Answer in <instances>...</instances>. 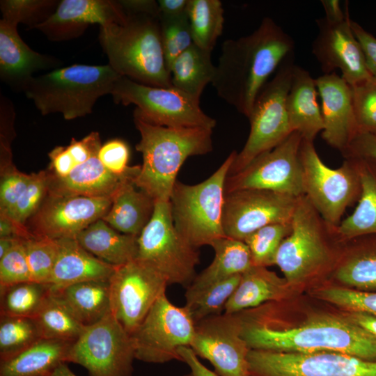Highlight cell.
<instances>
[{"label": "cell", "instance_id": "60", "mask_svg": "<svg viewBox=\"0 0 376 376\" xmlns=\"http://www.w3.org/2000/svg\"><path fill=\"white\" fill-rule=\"evenodd\" d=\"M51 376H77L68 366L66 363L61 364Z\"/></svg>", "mask_w": 376, "mask_h": 376}, {"label": "cell", "instance_id": "36", "mask_svg": "<svg viewBox=\"0 0 376 376\" xmlns=\"http://www.w3.org/2000/svg\"><path fill=\"white\" fill-rule=\"evenodd\" d=\"M187 15L193 43L212 52L223 32L222 3L219 0H188Z\"/></svg>", "mask_w": 376, "mask_h": 376}, {"label": "cell", "instance_id": "4", "mask_svg": "<svg viewBox=\"0 0 376 376\" xmlns=\"http://www.w3.org/2000/svg\"><path fill=\"white\" fill-rule=\"evenodd\" d=\"M125 21L100 26L98 39L119 75L148 86L172 87L162 43L159 17L126 13Z\"/></svg>", "mask_w": 376, "mask_h": 376}, {"label": "cell", "instance_id": "17", "mask_svg": "<svg viewBox=\"0 0 376 376\" xmlns=\"http://www.w3.org/2000/svg\"><path fill=\"white\" fill-rule=\"evenodd\" d=\"M297 197L272 191L244 189L225 194L223 227L226 237L244 241L265 226L290 222Z\"/></svg>", "mask_w": 376, "mask_h": 376}, {"label": "cell", "instance_id": "45", "mask_svg": "<svg viewBox=\"0 0 376 376\" xmlns=\"http://www.w3.org/2000/svg\"><path fill=\"white\" fill-rule=\"evenodd\" d=\"M1 159L6 163L0 184V214L10 217L17 201L25 191L31 175L17 170L10 164L9 145L1 146Z\"/></svg>", "mask_w": 376, "mask_h": 376}, {"label": "cell", "instance_id": "19", "mask_svg": "<svg viewBox=\"0 0 376 376\" xmlns=\"http://www.w3.org/2000/svg\"><path fill=\"white\" fill-rule=\"evenodd\" d=\"M112 198L47 194L25 226L33 236L53 240L77 235L109 211Z\"/></svg>", "mask_w": 376, "mask_h": 376}, {"label": "cell", "instance_id": "41", "mask_svg": "<svg viewBox=\"0 0 376 376\" xmlns=\"http://www.w3.org/2000/svg\"><path fill=\"white\" fill-rule=\"evenodd\" d=\"M292 230L291 221L265 226L249 235L244 242L248 246L253 266L274 265L276 253Z\"/></svg>", "mask_w": 376, "mask_h": 376}, {"label": "cell", "instance_id": "59", "mask_svg": "<svg viewBox=\"0 0 376 376\" xmlns=\"http://www.w3.org/2000/svg\"><path fill=\"white\" fill-rule=\"evenodd\" d=\"M13 237H0V259L3 258L20 240Z\"/></svg>", "mask_w": 376, "mask_h": 376}, {"label": "cell", "instance_id": "30", "mask_svg": "<svg viewBox=\"0 0 376 376\" xmlns=\"http://www.w3.org/2000/svg\"><path fill=\"white\" fill-rule=\"evenodd\" d=\"M50 294L85 327L111 312L109 281L79 282L50 290Z\"/></svg>", "mask_w": 376, "mask_h": 376}, {"label": "cell", "instance_id": "18", "mask_svg": "<svg viewBox=\"0 0 376 376\" xmlns=\"http://www.w3.org/2000/svg\"><path fill=\"white\" fill-rule=\"evenodd\" d=\"M189 347L198 357L209 361L219 376H249L250 349L241 336L237 313H224L197 323Z\"/></svg>", "mask_w": 376, "mask_h": 376}, {"label": "cell", "instance_id": "26", "mask_svg": "<svg viewBox=\"0 0 376 376\" xmlns=\"http://www.w3.org/2000/svg\"><path fill=\"white\" fill-rule=\"evenodd\" d=\"M318 95L315 79L306 70L295 65L287 97L288 114L292 130L311 141L323 130Z\"/></svg>", "mask_w": 376, "mask_h": 376}, {"label": "cell", "instance_id": "49", "mask_svg": "<svg viewBox=\"0 0 376 376\" xmlns=\"http://www.w3.org/2000/svg\"><path fill=\"white\" fill-rule=\"evenodd\" d=\"M23 240L0 259V288L32 281Z\"/></svg>", "mask_w": 376, "mask_h": 376}, {"label": "cell", "instance_id": "11", "mask_svg": "<svg viewBox=\"0 0 376 376\" xmlns=\"http://www.w3.org/2000/svg\"><path fill=\"white\" fill-rule=\"evenodd\" d=\"M111 95L116 104L136 105L134 117L152 125L210 130L216 126V120L204 113L198 102L173 87L148 86L120 76Z\"/></svg>", "mask_w": 376, "mask_h": 376}, {"label": "cell", "instance_id": "6", "mask_svg": "<svg viewBox=\"0 0 376 376\" xmlns=\"http://www.w3.org/2000/svg\"><path fill=\"white\" fill-rule=\"evenodd\" d=\"M291 224L274 261L287 284L299 285L331 268L334 272L340 255L332 242L340 240L335 226L322 217L306 195L297 197Z\"/></svg>", "mask_w": 376, "mask_h": 376}, {"label": "cell", "instance_id": "55", "mask_svg": "<svg viewBox=\"0 0 376 376\" xmlns=\"http://www.w3.org/2000/svg\"><path fill=\"white\" fill-rule=\"evenodd\" d=\"M126 13H147L159 17L158 3L153 0H123L119 1Z\"/></svg>", "mask_w": 376, "mask_h": 376}, {"label": "cell", "instance_id": "50", "mask_svg": "<svg viewBox=\"0 0 376 376\" xmlns=\"http://www.w3.org/2000/svg\"><path fill=\"white\" fill-rule=\"evenodd\" d=\"M97 157L109 171L116 175H125L134 168L128 166L129 147L120 139H113L104 143L101 146Z\"/></svg>", "mask_w": 376, "mask_h": 376}, {"label": "cell", "instance_id": "9", "mask_svg": "<svg viewBox=\"0 0 376 376\" xmlns=\"http://www.w3.org/2000/svg\"><path fill=\"white\" fill-rule=\"evenodd\" d=\"M137 244L136 258L162 274L169 285L187 288L196 277L199 251L175 228L169 201H155L152 215L138 237Z\"/></svg>", "mask_w": 376, "mask_h": 376}, {"label": "cell", "instance_id": "43", "mask_svg": "<svg viewBox=\"0 0 376 376\" xmlns=\"http://www.w3.org/2000/svg\"><path fill=\"white\" fill-rule=\"evenodd\" d=\"M23 242L31 280L47 284L58 256L57 240L31 235Z\"/></svg>", "mask_w": 376, "mask_h": 376}, {"label": "cell", "instance_id": "25", "mask_svg": "<svg viewBox=\"0 0 376 376\" xmlns=\"http://www.w3.org/2000/svg\"><path fill=\"white\" fill-rule=\"evenodd\" d=\"M58 256L47 283L50 290L87 281H109L116 267L94 256L75 238L56 240Z\"/></svg>", "mask_w": 376, "mask_h": 376}, {"label": "cell", "instance_id": "23", "mask_svg": "<svg viewBox=\"0 0 376 376\" xmlns=\"http://www.w3.org/2000/svg\"><path fill=\"white\" fill-rule=\"evenodd\" d=\"M17 26L15 23L0 20V77L13 89L23 91L35 72L59 68L62 62L33 50L21 38Z\"/></svg>", "mask_w": 376, "mask_h": 376}, {"label": "cell", "instance_id": "24", "mask_svg": "<svg viewBox=\"0 0 376 376\" xmlns=\"http://www.w3.org/2000/svg\"><path fill=\"white\" fill-rule=\"evenodd\" d=\"M140 169L141 166H134L126 175H116L109 171L97 157L94 156L76 166L65 178L47 173V194L113 198L125 182L134 180Z\"/></svg>", "mask_w": 376, "mask_h": 376}, {"label": "cell", "instance_id": "29", "mask_svg": "<svg viewBox=\"0 0 376 376\" xmlns=\"http://www.w3.org/2000/svg\"><path fill=\"white\" fill-rule=\"evenodd\" d=\"M75 342L40 338L17 354L0 361V376H51Z\"/></svg>", "mask_w": 376, "mask_h": 376}, {"label": "cell", "instance_id": "7", "mask_svg": "<svg viewBox=\"0 0 376 376\" xmlns=\"http://www.w3.org/2000/svg\"><path fill=\"white\" fill-rule=\"evenodd\" d=\"M237 154L232 151L212 175L198 184L177 180L174 185L169 201L175 228L196 249L226 237L223 227L225 182Z\"/></svg>", "mask_w": 376, "mask_h": 376}, {"label": "cell", "instance_id": "8", "mask_svg": "<svg viewBox=\"0 0 376 376\" xmlns=\"http://www.w3.org/2000/svg\"><path fill=\"white\" fill-rule=\"evenodd\" d=\"M293 54L282 61L273 78L267 81L258 93L248 117L249 134L242 150L237 154L228 176L242 170L258 155L271 150L294 132L286 105L295 65Z\"/></svg>", "mask_w": 376, "mask_h": 376}, {"label": "cell", "instance_id": "61", "mask_svg": "<svg viewBox=\"0 0 376 376\" xmlns=\"http://www.w3.org/2000/svg\"></svg>", "mask_w": 376, "mask_h": 376}, {"label": "cell", "instance_id": "16", "mask_svg": "<svg viewBox=\"0 0 376 376\" xmlns=\"http://www.w3.org/2000/svg\"><path fill=\"white\" fill-rule=\"evenodd\" d=\"M109 283L111 313L130 335L169 285L162 274L137 258L116 267Z\"/></svg>", "mask_w": 376, "mask_h": 376}, {"label": "cell", "instance_id": "58", "mask_svg": "<svg viewBox=\"0 0 376 376\" xmlns=\"http://www.w3.org/2000/svg\"><path fill=\"white\" fill-rule=\"evenodd\" d=\"M350 317L375 338H376V316L364 313H351Z\"/></svg>", "mask_w": 376, "mask_h": 376}, {"label": "cell", "instance_id": "3", "mask_svg": "<svg viewBox=\"0 0 376 376\" xmlns=\"http://www.w3.org/2000/svg\"><path fill=\"white\" fill-rule=\"evenodd\" d=\"M134 121L141 135L136 150L143 158L134 183L155 201H169L185 161L212 150V130L159 126L137 117Z\"/></svg>", "mask_w": 376, "mask_h": 376}, {"label": "cell", "instance_id": "5", "mask_svg": "<svg viewBox=\"0 0 376 376\" xmlns=\"http://www.w3.org/2000/svg\"><path fill=\"white\" fill-rule=\"evenodd\" d=\"M120 77L109 64H73L33 77L23 92L42 115L60 113L72 120L91 113L100 97L111 95Z\"/></svg>", "mask_w": 376, "mask_h": 376}, {"label": "cell", "instance_id": "32", "mask_svg": "<svg viewBox=\"0 0 376 376\" xmlns=\"http://www.w3.org/2000/svg\"><path fill=\"white\" fill-rule=\"evenodd\" d=\"M136 187L133 180L125 182L102 219L116 230L138 237L152 215L155 201Z\"/></svg>", "mask_w": 376, "mask_h": 376}, {"label": "cell", "instance_id": "57", "mask_svg": "<svg viewBox=\"0 0 376 376\" xmlns=\"http://www.w3.org/2000/svg\"><path fill=\"white\" fill-rule=\"evenodd\" d=\"M321 3L325 11L324 17L329 22H340L350 17L347 3L345 11L342 9L338 0H322Z\"/></svg>", "mask_w": 376, "mask_h": 376}, {"label": "cell", "instance_id": "28", "mask_svg": "<svg viewBox=\"0 0 376 376\" xmlns=\"http://www.w3.org/2000/svg\"><path fill=\"white\" fill-rule=\"evenodd\" d=\"M348 245L339 256L333 275L351 289L376 292V235L344 242Z\"/></svg>", "mask_w": 376, "mask_h": 376}, {"label": "cell", "instance_id": "38", "mask_svg": "<svg viewBox=\"0 0 376 376\" xmlns=\"http://www.w3.org/2000/svg\"><path fill=\"white\" fill-rule=\"evenodd\" d=\"M33 318L44 338L75 342L86 328L51 294Z\"/></svg>", "mask_w": 376, "mask_h": 376}, {"label": "cell", "instance_id": "42", "mask_svg": "<svg viewBox=\"0 0 376 376\" xmlns=\"http://www.w3.org/2000/svg\"><path fill=\"white\" fill-rule=\"evenodd\" d=\"M59 2L57 0H1V19L17 25L25 24L30 29H35L51 17Z\"/></svg>", "mask_w": 376, "mask_h": 376}, {"label": "cell", "instance_id": "13", "mask_svg": "<svg viewBox=\"0 0 376 376\" xmlns=\"http://www.w3.org/2000/svg\"><path fill=\"white\" fill-rule=\"evenodd\" d=\"M134 359L132 336L110 312L86 327L72 345L67 362L83 366L90 376H132Z\"/></svg>", "mask_w": 376, "mask_h": 376}, {"label": "cell", "instance_id": "33", "mask_svg": "<svg viewBox=\"0 0 376 376\" xmlns=\"http://www.w3.org/2000/svg\"><path fill=\"white\" fill-rule=\"evenodd\" d=\"M137 238L116 230L100 219L80 232L75 239L98 259L118 267L136 258Z\"/></svg>", "mask_w": 376, "mask_h": 376}, {"label": "cell", "instance_id": "12", "mask_svg": "<svg viewBox=\"0 0 376 376\" xmlns=\"http://www.w3.org/2000/svg\"><path fill=\"white\" fill-rule=\"evenodd\" d=\"M195 326L185 306L174 305L163 293L131 335L135 359L152 363L181 361L178 350L190 346Z\"/></svg>", "mask_w": 376, "mask_h": 376}, {"label": "cell", "instance_id": "46", "mask_svg": "<svg viewBox=\"0 0 376 376\" xmlns=\"http://www.w3.org/2000/svg\"><path fill=\"white\" fill-rule=\"evenodd\" d=\"M316 296L350 313L376 316V292L331 286L317 291Z\"/></svg>", "mask_w": 376, "mask_h": 376}, {"label": "cell", "instance_id": "51", "mask_svg": "<svg viewBox=\"0 0 376 376\" xmlns=\"http://www.w3.org/2000/svg\"><path fill=\"white\" fill-rule=\"evenodd\" d=\"M350 24L363 51L368 69L371 75L376 78V38L357 22L351 20Z\"/></svg>", "mask_w": 376, "mask_h": 376}, {"label": "cell", "instance_id": "20", "mask_svg": "<svg viewBox=\"0 0 376 376\" xmlns=\"http://www.w3.org/2000/svg\"><path fill=\"white\" fill-rule=\"evenodd\" d=\"M351 19L331 22L324 17L316 20L318 33L312 52L324 74L340 70L341 77L351 86L372 77L362 47L354 36Z\"/></svg>", "mask_w": 376, "mask_h": 376}, {"label": "cell", "instance_id": "48", "mask_svg": "<svg viewBox=\"0 0 376 376\" xmlns=\"http://www.w3.org/2000/svg\"><path fill=\"white\" fill-rule=\"evenodd\" d=\"M47 194V172L31 174L29 182L17 201L10 217L21 226L37 212Z\"/></svg>", "mask_w": 376, "mask_h": 376}, {"label": "cell", "instance_id": "31", "mask_svg": "<svg viewBox=\"0 0 376 376\" xmlns=\"http://www.w3.org/2000/svg\"><path fill=\"white\" fill-rule=\"evenodd\" d=\"M211 246L214 251L212 262L196 276L187 288L185 297L215 283L242 274L253 266L249 249L244 241L224 237L214 242Z\"/></svg>", "mask_w": 376, "mask_h": 376}, {"label": "cell", "instance_id": "34", "mask_svg": "<svg viewBox=\"0 0 376 376\" xmlns=\"http://www.w3.org/2000/svg\"><path fill=\"white\" fill-rule=\"evenodd\" d=\"M285 279L265 267L253 266L242 274L240 281L227 301L224 313H237L281 298L287 285Z\"/></svg>", "mask_w": 376, "mask_h": 376}, {"label": "cell", "instance_id": "40", "mask_svg": "<svg viewBox=\"0 0 376 376\" xmlns=\"http://www.w3.org/2000/svg\"><path fill=\"white\" fill-rule=\"evenodd\" d=\"M241 276L242 274L233 276L185 297V306L195 324L209 317L222 314L227 301L239 285Z\"/></svg>", "mask_w": 376, "mask_h": 376}, {"label": "cell", "instance_id": "10", "mask_svg": "<svg viewBox=\"0 0 376 376\" xmlns=\"http://www.w3.org/2000/svg\"><path fill=\"white\" fill-rule=\"evenodd\" d=\"M304 195L322 217L337 226L348 207L359 201L361 184L354 160L345 157L331 169L320 157L313 141L302 139L300 151Z\"/></svg>", "mask_w": 376, "mask_h": 376}, {"label": "cell", "instance_id": "47", "mask_svg": "<svg viewBox=\"0 0 376 376\" xmlns=\"http://www.w3.org/2000/svg\"><path fill=\"white\" fill-rule=\"evenodd\" d=\"M357 133L376 134V78L351 86Z\"/></svg>", "mask_w": 376, "mask_h": 376}, {"label": "cell", "instance_id": "14", "mask_svg": "<svg viewBox=\"0 0 376 376\" xmlns=\"http://www.w3.org/2000/svg\"><path fill=\"white\" fill-rule=\"evenodd\" d=\"M249 376H376V360L333 352L250 350Z\"/></svg>", "mask_w": 376, "mask_h": 376}, {"label": "cell", "instance_id": "52", "mask_svg": "<svg viewBox=\"0 0 376 376\" xmlns=\"http://www.w3.org/2000/svg\"><path fill=\"white\" fill-rule=\"evenodd\" d=\"M347 157H363L376 161V134L359 132L356 134L347 151L343 155Z\"/></svg>", "mask_w": 376, "mask_h": 376}, {"label": "cell", "instance_id": "35", "mask_svg": "<svg viewBox=\"0 0 376 376\" xmlns=\"http://www.w3.org/2000/svg\"><path fill=\"white\" fill-rule=\"evenodd\" d=\"M211 53L193 43L180 54L170 68L172 87L200 102L204 88L215 74Z\"/></svg>", "mask_w": 376, "mask_h": 376}, {"label": "cell", "instance_id": "56", "mask_svg": "<svg viewBox=\"0 0 376 376\" xmlns=\"http://www.w3.org/2000/svg\"><path fill=\"white\" fill-rule=\"evenodd\" d=\"M157 3L159 17H175L186 13L188 0H159Z\"/></svg>", "mask_w": 376, "mask_h": 376}, {"label": "cell", "instance_id": "39", "mask_svg": "<svg viewBox=\"0 0 376 376\" xmlns=\"http://www.w3.org/2000/svg\"><path fill=\"white\" fill-rule=\"evenodd\" d=\"M40 338L34 318L0 315V361L17 354Z\"/></svg>", "mask_w": 376, "mask_h": 376}, {"label": "cell", "instance_id": "2", "mask_svg": "<svg viewBox=\"0 0 376 376\" xmlns=\"http://www.w3.org/2000/svg\"><path fill=\"white\" fill-rule=\"evenodd\" d=\"M241 336L250 350L288 352H333L376 360V338L350 317L324 316L281 329L256 315L237 313Z\"/></svg>", "mask_w": 376, "mask_h": 376}, {"label": "cell", "instance_id": "37", "mask_svg": "<svg viewBox=\"0 0 376 376\" xmlns=\"http://www.w3.org/2000/svg\"><path fill=\"white\" fill-rule=\"evenodd\" d=\"M50 294L49 285L33 281L0 288V315L33 318Z\"/></svg>", "mask_w": 376, "mask_h": 376}, {"label": "cell", "instance_id": "27", "mask_svg": "<svg viewBox=\"0 0 376 376\" xmlns=\"http://www.w3.org/2000/svg\"><path fill=\"white\" fill-rule=\"evenodd\" d=\"M354 160L361 184L358 205L353 212L335 226L341 242L376 235V161L363 157Z\"/></svg>", "mask_w": 376, "mask_h": 376}, {"label": "cell", "instance_id": "22", "mask_svg": "<svg viewBox=\"0 0 376 376\" xmlns=\"http://www.w3.org/2000/svg\"><path fill=\"white\" fill-rule=\"evenodd\" d=\"M322 101L324 141L343 155L357 134L351 86L336 72L315 79Z\"/></svg>", "mask_w": 376, "mask_h": 376}, {"label": "cell", "instance_id": "53", "mask_svg": "<svg viewBox=\"0 0 376 376\" xmlns=\"http://www.w3.org/2000/svg\"><path fill=\"white\" fill-rule=\"evenodd\" d=\"M48 156L51 161V173L58 178L66 177L77 166L66 146L55 147Z\"/></svg>", "mask_w": 376, "mask_h": 376}, {"label": "cell", "instance_id": "15", "mask_svg": "<svg viewBox=\"0 0 376 376\" xmlns=\"http://www.w3.org/2000/svg\"><path fill=\"white\" fill-rule=\"evenodd\" d=\"M302 139L299 133L293 132L283 142L258 155L242 170L227 176L225 194L259 189L294 197L304 195L299 157Z\"/></svg>", "mask_w": 376, "mask_h": 376}, {"label": "cell", "instance_id": "54", "mask_svg": "<svg viewBox=\"0 0 376 376\" xmlns=\"http://www.w3.org/2000/svg\"><path fill=\"white\" fill-rule=\"evenodd\" d=\"M178 353L181 361L189 367V373L185 376H219L205 366L189 346L180 347Z\"/></svg>", "mask_w": 376, "mask_h": 376}, {"label": "cell", "instance_id": "1", "mask_svg": "<svg viewBox=\"0 0 376 376\" xmlns=\"http://www.w3.org/2000/svg\"><path fill=\"white\" fill-rule=\"evenodd\" d=\"M294 49L292 38L265 17L251 34L223 42L211 84L220 98L248 118L268 77Z\"/></svg>", "mask_w": 376, "mask_h": 376}, {"label": "cell", "instance_id": "21", "mask_svg": "<svg viewBox=\"0 0 376 376\" xmlns=\"http://www.w3.org/2000/svg\"><path fill=\"white\" fill-rule=\"evenodd\" d=\"M127 13L119 1L62 0L55 12L35 29L52 41H65L80 36L88 26L120 24Z\"/></svg>", "mask_w": 376, "mask_h": 376}, {"label": "cell", "instance_id": "44", "mask_svg": "<svg viewBox=\"0 0 376 376\" xmlns=\"http://www.w3.org/2000/svg\"><path fill=\"white\" fill-rule=\"evenodd\" d=\"M162 43L167 69L193 44L189 19L185 13L175 17H159Z\"/></svg>", "mask_w": 376, "mask_h": 376}]
</instances>
